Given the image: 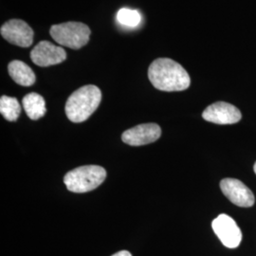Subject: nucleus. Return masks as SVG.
Listing matches in <instances>:
<instances>
[{
    "mask_svg": "<svg viewBox=\"0 0 256 256\" xmlns=\"http://www.w3.org/2000/svg\"><path fill=\"white\" fill-rule=\"evenodd\" d=\"M148 78L162 92H182L190 86L191 79L182 64L169 58L156 59L148 68Z\"/></svg>",
    "mask_w": 256,
    "mask_h": 256,
    "instance_id": "1",
    "label": "nucleus"
},
{
    "mask_svg": "<svg viewBox=\"0 0 256 256\" xmlns=\"http://www.w3.org/2000/svg\"><path fill=\"white\" fill-rule=\"evenodd\" d=\"M102 100L100 88L93 84L84 86L74 92L66 104V114L72 122H82L98 108Z\"/></svg>",
    "mask_w": 256,
    "mask_h": 256,
    "instance_id": "2",
    "label": "nucleus"
},
{
    "mask_svg": "<svg viewBox=\"0 0 256 256\" xmlns=\"http://www.w3.org/2000/svg\"><path fill=\"white\" fill-rule=\"evenodd\" d=\"M106 178L104 168L98 165L77 167L64 176V182L68 191L86 192L99 187Z\"/></svg>",
    "mask_w": 256,
    "mask_h": 256,
    "instance_id": "3",
    "label": "nucleus"
},
{
    "mask_svg": "<svg viewBox=\"0 0 256 256\" xmlns=\"http://www.w3.org/2000/svg\"><path fill=\"white\" fill-rule=\"evenodd\" d=\"M50 34L57 44L79 50L88 44L92 32L81 22H64L52 26Z\"/></svg>",
    "mask_w": 256,
    "mask_h": 256,
    "instance_id": "4",
    "label": "nucleus"
},
{
    "mask_svg": "<svg viewBox=\"0 0 256 256\" xmlns=\"http://www.w3.org/2000/svg\"><path fill=\"white\" fill-rule=\"evenodd\" d=\"M212 227L225 247L238 248L242 241V232L236 222L226 214H221L214 218Z\"/></svg>",
    "mask_w": 256,
    "mask_h": 256,
    "instance_id": "5",
    "label": "nucleus"
},
{
    "mask_svg": "<svg viewBox=\"0 0 256 256\" xmlns=\"http://www.w3.org/2000/svg\"><path fill=\"white\" fill-rule=\"evenodd\" d=\"M1 36L10 44L21 48L32 46L34 42V30L27 22L20 19H12L2 25Z\"/></svg>",
    "mask_w": 256,
    "mask_h": 256,
    "instance_id": "6",
    "label": "nucleus"
},
{
    "mask_svg": "<svg viewBox=\"0 0 256 256\" xmlns=\"http://www.w3.org/2000/svg\"><path fill=\"white\" fill-rule=\"evenodd\" d=\"M221 191L230 202L239 207H252L256 198L244 183L236 178H224L220 182Z\"/></svg>",
    "mask_w": 256,
    "mask_h": 256,
    "instance_id": "7",
    "label": "nucleus"
},
{
    "mask_svg": "<svg viewBox=\"0 0 256 256\" xmlns=\"http://www.w3.org/2000/svg\"><path fill=\"white\" fill-rule=\"evenodd\" d=\"M203 119L216 124H234L238 122L242 114L234 106L225 102H216L202 113Z\"/></svg>",
    "mask_w": 256,
    "mask_h": 256,
    "instance_id": "8",
    "label": "nucleus"
},
{
    "mask_svg": "<svg viewBox=\"0 0 256 256\" xmlns=\"http://www.w3.org/2000/svg\"><path fill=\"white\" fill-rule=\"evenodd\" d=\"M30 59L39 66H50L64 62L66 54L62 46L48 41H41L32 50Z\"/></svg>",
    "mask_w": 256,
    "mask_h": 256,
    "instance_id": "9",
    "label": "nucleus"
},
{
    "mask_svg": "<svg viewBox=\"0 0 256 256\" xmlns=\"http://www.w3.org/2000/svg\"><path fill=\"white\" fill-rule=\"evenodd\" d=\"M162 135V129L156 124H144L124 131L122 140L128 146H140L152 144Z\"/></svg>",
    "mask_w": 256,
    "mask_h": 256,
    "instance_id": "10",
    "label": "nucleus"
},
{
    "mask_svg": "<svg viewBox=\"0 0 256 256\" xmlns=\"http://www.w3.org/2000/svg\"><path fill=\"white\" fill-rule=\"evenodd\" d=\"M8 70L12 79L20 86H30L36 80L34 70L22 61H12L8 66Z\"/></svg>",
    "mask_w": 256,
    "mask_h": 256,
    "instance_id": "11",
    "label": "nucleus"
},
{
    "mask_svg": "<svg viewBox=\"0 0 256 256\" xmlns=\"http://www.w3.org/2000/svg\"><path fill=\"white\" fill-rule=\"evenodd\" d=\"M22 104L30 119L36 120L46 114L45 100L41 95L36 92L27 94L22 100Z\"/></svg>",
    "mask_w": 256,
    "mask_h": 256,
    "instance_id": "12",
    "label": "nucleus"
},
{
    "mask_svg": "<svg viewBox=\"0 0 256 256\" xmlns=\"http://www.w3.org/2000/svg\"><path fill=\"white\" fill-rule=\"evenodd\" d=\"M0 112L7 120L16 122L21 113V106L18 99L14 97L2 96L0 98Z\"/></svg>",
    "mask_w": 256,
    "mask_h": 256,
    "instance_id": "13",
    "label": "nucleus"
},
{
    "mask_svg": "<svg viewBox=\"0 0 256 256\" xmlns=\"http://www.w3.org/2000/svg\"><path fill=\"white\" fill-rule=\"evenodd\" d=\"M117 20L120 24L126 26V27H137L140 23L142 16L140 12L136 10L126 9L122 8L120 10L117 14Z\"/></svg>",
    "mask_w": 256,
    "mask_h": 256,
    "instance_id": "14",
    "label": "nucleus"
},
{
    "mask_svg": "<svg viewBox=\"0 0 256 256\" xmlns=\"http://www.w3.org/2000/svg\"><path fill=\"white\" fill-rule=\"evenodd\" d=\"M112 256H132V254L128 250H120V252H116L115 254H113Z\"/></svg>",
    "mask_w": 256,
    "mask_h": 256,
    "instance_id": "15",
    "label": "nucleus"
},
{
    "mask_svg": "<svg viewBox=\"0 0 256 256\" xmlns=\"http://www.w3.org/2000/svg\"><path fill=\"white\" fill-rule=\"evenodd\" d=\"M254 173L256 174V162L254 164Z\"/></svg>",
    "mask_w": 256,
    "mask_h": 256,
    "instance_id": "16",
    "label": "nucleus"
}]
</instances>
